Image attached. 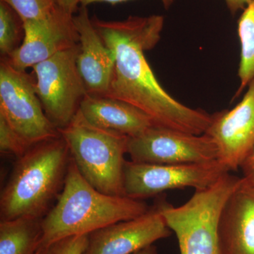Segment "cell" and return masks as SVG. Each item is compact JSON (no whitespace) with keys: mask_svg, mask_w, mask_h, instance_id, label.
Listing matches in <instances>:
<instances>
[{"mask_svg":"<svg viewBox=\"0 0 254 254\" xmlns=\"http://www.w3.org/2000/svg\"><path fill=\"white\" fill-rule=\"evenodd\" d=\"M93 26L115 55L113 79L103 96L126 102L152 119L155 125L192 134H203L211 115L173 98L162 87L144 53L160 41L164 26L160 15L129 16L123 21L91 18Z\"/></svg>","mask_w":254,"mask_h":254,"instance_id":"6da1fadb","label":"cell"},{"mask_svg":"<svg viewBox=\"0 0 254 254\" xmlns=\"http://www.w3.org/2000/svg\"><path fill=\"white\" fill-rule=\"evenodd\" d=\"M71 159L60 135L17 158L0 195V220L44 218L63 190Z\"/></svg>","mask_w":254,"mask_h":254,"instance_id":"7a4b0ae2","label":"cell"},{"mask_svg":"<svg viewBox=\"0 0 254 254\" xmlns=\"http://www.w3.org/2000/svg\"><path fill=\"white\" fill-rule=\"evenodd\" d=\"M150 208L143 200L97 190L83 178L71 158L63 190L42 219L41 246L65 237L89 235L112 224L141 216Z\"/></svg>","mask_w":254,"mask_h":254,"instance_id":"3957f363","label":"cell"},{"mask_svg":"<svg viewBox=\"0 0 254 254\" xmlns=\"http://www.w3.org/2000/svg\"><path fill=\"white\" fill-rule=\"evenodd\" d=\"M58 131L78 171L90 185L106 194L126 196L125 156L129 137L93 126L78 112Z\"/></svg>","mask_w":254,"mask_h":254,"instance_id":"277c9868","label":"cell"},{"mask_svg":"<svg viewBox=\"0 0 254 254\" xmlns=\"http://www.w3.org/2000/svg\"><path fill=\"white\" fill-rule=\"evenodd\" d=\"M241 178L227 173L208 188L195 190L190 199L178 207L163 197L155 200L167 225L176 235L180 254H220L219 219Z\"/></svg>","mask_w":254,"mask_h":254,"instance_id":"5b68a950","label":"cell"},{"mask_svg":"<svg viewBox=\"0 0 254 254\" xmlns=\"http://www.w3.org/2000/svg\"><path fill=\"white\" fill-rule=\"evenodd\" d=\"M0 115L29 147L60 136L42 106L36 79L5 58L0 63Z\"/></svg>","mask_w":254,"mask_h":254,"instance_id":"8992f818","label":"cell"},{"mask_svg":"<svg viewBox=\"0 0 254 254\" xmlns=\"http://www.w3.org/2000/svg\"><path fill=\"white\" fill-rule=\"evenodd\" d=\"M79 43L33 66L45 113L58 129L71 123L88 93L77 67Z\"/></svg>","mask_w":254,"mask_h":254,"instance_id":"52a82bcc","label":"cell"},{"mask_svg":"<svg viewBox=\"0 0 254 254\" xmlns=\"http://www.w3.org/2000/svg\"><path fill=\"white\" fill-rule=\"evenodd\" d=\"M230 173L218 160L207 163L170 164L126 162L125 192L126 196L143 200L158 196L165 190L193 188L203 190Z\"/></svg>","mask_w":254,"mask_h":254,"instance_id":"ba28073f","label":"cell"},{"mask_svg":"<svg viewBox=\"0 0 254 254\" xmlns=\"http://www.w3.org/2000/svg\"><path fill=\"white\" fill-rule=\"evenodd\" d=\"M131 161L140 163L185 164L218 160V150L206 133L196 135L153 125L128 139Z\"/></svg>","mask_w":254,"mask_h":254,"instance_id":"9c48e42d","label":"cell"},{"mask_svg":"<svg viewBox=\"0 0 254 254\" xmlns=\"http://www.w3.org/2000/svg\"><path fill=\"white\" fill-rule=\"evenodd\" d=\"M23 28L24 38L21 46L5 58L10 64L21 71H26L79 43L73 15L61 6L46 17L23 21Z\"/></svg>","mask_w":254,"mask_h":254,"instance_id":"30bf717a","label":"cell"},{"mask_svg":"<svg viewBox=\"0 0 254 254\" xmlns=\"http://www.w3.org/2000/svg\"><path fill=\"white\" fill-rule=\"evenodd\" d=\"M205 133L217 145L218 161L230 173L240 169L254 145V78L235 108L211 115Z\"/></svg>","mask_w":254,"mask_h":254,"instance_id":"8fae6325","label":"cell"},{"mask_svg":"<svg viewBox=\"0 0 254 254\" xmlns=\"http://www.w3.org/2000/svg\"><path fill=\"white\" fill-rule=\"evenodd\" d=\"M171 235L172 230L154 203L141 216L89 234L83 254H133Z\"/></svg>","mask_w":254,"mask_h":254,"instance_id":"7c38bea8","label":"cell"},{"mask_svg":"<svg viewBox=\"0 0 254 254\" xmlns=\"http://www.w3.org/2000/svg\"><path fill=\"white\" fill-rule=\"evenodd\" d=\"M79 36L77 67L88 94L105 95L109 90L115 66V55L105 44L90 18L88 8L80 6L73 14Z\"/></svg>","mask_w":254,"mask_h":254,"instance_id":"4fadbf2b","label":"cell"},{"mask_svg":"<svg viewBox=\"0 0 254 254\" xmlns=\"http://www.w3.org/2000/svg\"><path fill=\"white\" fill-rule=\"evenodd\" d=\"M218 236L220 254H254V185L243 177L222 208Z\"/></svg>","mask_w":254,"mask_h":254,"instance_id":"5bb4252c","label":"cell"},{"mask_svg":"<svg viewBox=\"0 0 254 254\" xmlns=\"http://www.w3.org/2000/svg\"><path fill=\"white\" fill-rule=\"evenodd\" d=\"M78 112L90 125L130 138L155 125L148 115L133 105L103 95L87 94Z\"/></svg>","mask_w":254,"mask_h":254,"instance_id":"9a60e30c","label":"cell"},{"mask_svg":"<svg viewBox=\"0 0 254 254\" xmlns=\"http://www.w3.org/2000/svg\"><path fill=\"white\" fill-rule=\"evenodd\" d=\"M42 219L0 220V254H35L43 237Z\"/></svg>","mask_w":254,"mask_h":254,"instance_id":"2e32d148","label":"cell"},{"mask_svg":"<svg viewBox=\"0 0 254 254\" xmlns=\"http://www.w3.org/2000/svg\"><path fill=\"white\" fill-rule=\"evenodd\" d=\"M237 32L240 42V86L235 97H238L254 78V0L243 10L238 20Z\"/></svg>","mask_w":254,"mask_h":254,"instance_id":"e0dca14e","label":"cell"},{"mask_svg":"<svg viewBox=\"0 0 254 254\" xmlns=\"http://www.w3.org/2000/svg\"><path fill=\"white\" fill-rule=\"evenodd\" d=\"M24 38L23 21L8 3L0 0V54L7 58L21 46Z\"/></svg>","mask_w":254,"mask_h":254,"instance_id":"ac0fdd59","label":"cell"},{"mask_svg":"<svg viewBox=\"0 0 254 254\" xmlns=\"http://www.w3.org/2000/svg\"><path fill=\"white\" fill-rule=\"evenodd\" d=\"M18 13L23 21L49 16L60 7L59 0H4Z\"/></svg>","mask_w":254,"mask_h":254,"instance_id":"d6986e66","label":"cell"},{"mask_svg":"<svg viewBox=\"0 0 254 254\" xmlns=\"http://www.w3.org/2000/svg\"><path fill=\"white\" fill-rule=\"evenodd\" d=\"M88 235L65 237L40 246L35 254H83L88 245Z\"/></svg>","mask_w":254,"mask_h":254,"instance_id":"ffe728a7","label":"cell"},{"mask_svg":"<svg viewBox=\"0 0 254 254\" xmlns=\"http://www.w3.org/2000/svg\"><path fill=\"white\" fill-rule=\"evenodd\" d=\"M31 147L14 131L6 119L0 115V151L19 158Z\"/></svg>","mask_w":254,"mask_h":254,"instance_id":"44dd1931","label":"cell"},{"mask_svg":"<svg viewBox=\"0 0 254 254\" xmlns=\"http://www.w3.org/2000/svg\"><path fill=\"white\" fill-rule=\"evenodd\" d=\"M243 177L254 185V145L240 167Z\"/></svg>","mask_w":254,"mask_h":254,"instance_id":"7402d4cb","label":"cell"},{"mask_svg":"<svg viewBox=\"0 0 254 254\" xmlns=\"http://www.w3.org/2000/svg\"><path fill=\"white\" fill-rule=\"evenodd\" d=\"M130 1V0H78L80 6H86L88 7V5L93 4L96 2H107L110 4L115 5L119 4V3L125 2V1ZM162 4L165 6V9H169L172 4H173L175 0H160Z\"/></svg>","mask_w":254,"mask_h":254,"instance_id":"603a6c76","label":"cell"},{"mask_svg":"<svg viewBox=\"0 0 254 254\" xmlns=\"http://www.w3.org/2000/svg\"><path fill=\"white\" fill-rule=\"evenodd\" d=\"M253 0H225L227 8L232 14H235L240 10H244Z\"/></svg>","mask_w":254,"mask_h":254,"instance_id":"cb8c5ba5","label":"cell"},{"mask_svg":"<svg viewBox=\"0 0 254 254\" xmlns=\"http://www.w3.org/2000/svg\"><path fill=\"white\" fill-rule=\"evenodd\" d=\"M59 1L60 6L69 14H76L80 7L78 0H59Z\"/></svg>","mask_w":254,"mask_h":254,"instance_id":"d4e9b609","label":"cell"},{"mask_svg":"<svg viewBox=\"0 0 254 254\" xmlns=\"http://www.w3.org/2000/svg\"><path fill=\"white\" fill-rule=\"evenodd\" d=\"M133 254H158V250L154 245L148 246Z\"/></svg>","mask_w":254,"mask_h":254,"instance_id":"484cf974","label":"cell"}]
</instances>
